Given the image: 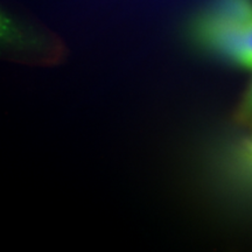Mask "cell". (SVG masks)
I'll return each instance as SVG.
<instances>
[{"instance_id": "obj_1", "label": "cell", "mask_w": 252, "mask_h": 252, "mask_svg": "<svg viewBox=\"0 0 252 252\" xmlns=\"http://www.w3.org/2000/svg\"><path fill=\"white\" fill-rule=\"evenodd\" d=\"M197 40L252 70V2L250 0H219L195 25Z\"/></svg>"}, {"instance_id": "obj_2", "label": "cell", "mask_w": 252, "mask_h": 252, "mask_svg": "<svg viewBox=\"0 0 252 252\" xmlns=\"http://www.w3.org/2000/svg\"><path fill=\"white\" fill-rule=\"evenodd\" d=\"M236 163L244 175L252 178V137L244 140L236 152Z\"/></svg>"}, {"instance_id": "obj_3", "label": "cell", "mask_w": 252, "mask_h": 252, "mask_svg": "<svg viewBox=\"0 0 252 252\" xmlns=\"http://www.w3.org/2000/svg\"><path fill=\"white\" fill-rule=\"evenodd\" d=\"M235 117L238 124L252 128V81L239 104Z\"/></svg>"}]
</instances>
